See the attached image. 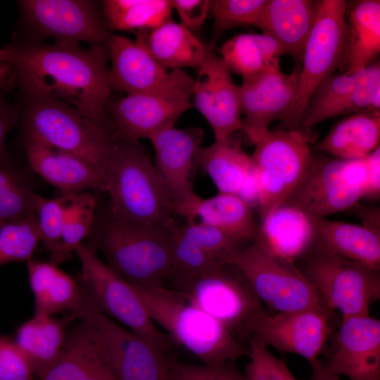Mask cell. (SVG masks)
I'll return each instance as SVG.
<instances>
[{"label": "cell", "mask_w": 380, "mask_h": 380, "mask_svg": "<svg viewBox=\"0 0 380 380\" xmlns=\"http://www.w3.org/2000/svg\"><path fill=\"white\" fill-rule=\"evenodd\" d=\"M23 147L31 169L61 195H75L87 189L103 191L102 174L81 158L26 136Z\"/></svg>", "instance_id": "7402d4cb"}, {"label": "cell", "mask_w": 380, "mask_h": 380, "mask_svg": "<svg viewBox=\"0 0 380 380\" xmlns=\"http://www.w3.org/2000/svg\"><path fill=\"white\" fill-rule=\"evenodd\" d=\"M311 375L307 380H341L339 376L330 372L320 360H317L312 364Z\"/></svg>", "instance_id": "f5cc1de1"}, {"label": "cell", "mask_w": 380, "mask_h": 380, "mask_svg": "<svg viewBox=\"0 0 380 380\" xmlns=\"http://www.w3.org/2000/svg\"><path fill=\"white\" fill-rule=\"evenodd\" d=\"M96 207V199L91 194L82 192L71 196L59 242L50 254L51 262L58 265L71 258L88 235Z\"/></svg>", "instance_id": "f35d334b"}, {"label": "cell", "mask_w": 380, "mask_h": 380, "mask_svg": "<svg viewBox=\"0 0 380 380\" xmlns=\"http://www.w3.org/2000/svg\"><path fill=\"white\" fill-rule=\"evenodd\" d=\"M248 348L250 361L244 374L247 380H296L286 364L256 337L250 338Z\"/></svg>", "instance_id": "7bdbcfd3"}, {"label": "cell", "mask_w": 380, "mask_h": 380, "mask_svg": "<svg viewBox=\"0 0 380 380\" xmlns=\"http://www.w3.org/2000/svg\"><path fill=\"white\" fill-rule=\"evenodd\" d=\"M6 91L0 87V156L8 152L5 148V139L8 132L19 122L20 112L11 104L3 94Z\"/></svg>", "instance_id": "c3c4849f"}, {"label": "cell", "mask_w": 380, "mask_h": 380, "mask_svg": "<svg viewBox=\"0 0 380 380\" xmlns=\"http://www.w3.org/2000/svg\"><path fill=\"white\" fill-rule=\"evenodd\" d=\"M72 195L53 199L41 197L36 211L42 249L50 254L56 249L64 226Z\"/></svg>", "instance_id": "b9f144b4"}, {"label": "cell", "mask_w": 380, "mask_h": 380, "mask_svg": "<svg viewBox=\"0 0 380 380\" xmlns=\"http://www.w3.org/2000/svg\"><path fill=\"white\" fill-rule=\"evenodd\" d=\"M239 132L198 149L197 167L210 177L218 193L236 194L251 169Z\"/></svg>", "instance_id": "d6a6232c"}, {"label": "cell", "mask_w": 380, "mask_h": 380, "mask_svg": "<svg viewBox=\"0 0 380 380\" xmlns=\"http://www.w3.org/2000/svg\"><path fill=\"white\" fill-rule=\"evenodd\" d=\"M136 40L167 70H198L207 50L192 32L172 19L153 29L137 32Z\"/></svg>", "instance_id": "f1b7e54d"}, {"label": "cell", "mask_w": 380, "mask_h": 380, "mask_svg": "<svg viewBox=\"0 0 380 380\" xmlns=\"http://www.w3.org/2000/svg\"><path fill=\"white\" fill-rule=\"evenodd\" d=\"M0 380H37L32 365L10 336L0 334Z\"/></svg>", "instance_id": "bcb514c9"}, {"label": "cell", "mask_w": 380, "mask_h": 380, "mask_svg": "<svg viewBox=\"0 0 380 380\" xmlns=\"http://www.w3.org/2000/svg\"><path fill=\"white\" fill-rule=\"evenodd\" d=\"M333 311L312 308L264 315L255 324L253 336L265 346L305 358L318 360L333 327Z\"/></svg>", "instance_id": "e0dca14e"}, {"label": "cell", "mask_w": 380, "mask_h": 380, "mask_svg": "<svg viewBox=\"0 0 380 380\" xmlns=\"http://www.w3.org/2000/svg\"><path fill=\"white\" fill-rule=\"evenodd\" d=\"M37 380H117L91 328L84 321L68 331L56 362Z\"/></svg>", "instance_id": "d4e9b609"}, {"label": "cell", "mask_w": 380, "mask_h": 380, "mask_svg": "<svg viewBox=\"0 0 380 380\" xmlns=\"http://www.w3.org/2000/svg\"><path fill=\"white\" fill-rule=\"evenodd\" d=\"M352 210L362 220L363 226L376 232H380V210L379 207H367L356 204Z\"/></svg>", "instance_id": "816d5d0a"}, {"label": "cell", "mask_w": 380, "mask_h": 380, "mask_svg": "<svg viewBox=\"0 0 380 380\" xmlns=\"http://www.w3.org/2000/svg\"><path fill=\"white\" fill-rule=\"evenodd\" d=\"M41 241L36 213L0 226V266L29 261Z\"/></svg>", "instance_id": "ab89813d"}, {"label": "cell", "mask_w": 380, "mask_h": 380, "mask_svg": "<svg viewBox=\"0 0 380 380\" xmlns=\"http://www.w3.org/2000/svg\"><path fill=\"white\" fill-rule=\"evenodd\" d=\"M232 264L272 312L329 309L295 263L275 255L258 236L235 256Z\"/></svg>", "instance_id": "7c38bea8"}, {"label": "cell", "mask_w": 380, "mask_h": 380, "mask_svg": "<svg viewBox=\"0 0 380 380\" xmlns=\"http://www.w3.org/2000/svg\"><path fill=\"white\" fill-rule=\"evenodd\" d=\"M73 313L91 328L117 380H165L168 377L166 353L103 313L84 290L82 302Z\"/></svg>", "instance_id": "4fadbf2b"}, {"label": "cell", "mask_w": 380, "mask_h": 380, "mask_svg": "<svg viewBox=\"0 0 380 380\" xmlns=\"http://www.w3.org/2000/svg\"><path fill=\"white\" fill-rule=\"evenodd\" d=\"M103 191L115 216L133 223L174 230L177 224L164 181L149 156L119 135L106 161Z\"/></svg>", "instance_id": "3957f363"}, {"label": "cell", "mask_w": 380, "mask_h": 380, "mask_svg": "<svg viewBox=\"0 0 380 380\" xmlns=\"http://www.w3.org/2000/svg\"><path fill=\"white\" fill-rule=\"evenodd\" d=\"M219 322L246 346L257 322L266 313L265 305L234 264H227L172 287Z\"/></svg>", "instance_id": "ba28073f"}, {"label": "cell", "mask_w": 380, "mask_h": 380, "mask_svg": "<svg viewBox=\"0 0 380 380\" xmlns=\"http://www.w3.org/2000/svg\"><path fill=\"white\" fill-rule=\"evenodd\" d=\"M29 284L34 297V315L51 316L80 305L83 291L78 281L50 261L31 259L27 265Z\"/></svg>", "instance_id": "f546056e"}, {"label": "cell", "mask_w": 380, "mask_h": 380, "mask_svg": "<svg viewBox=\"0 0 380 380\" xmlns=\"http://www.w3.org/2000/svg\"><path fill=\"white\" fill-rule=\"evenodd\" d=\"M328 362L331 373L350 380H380V321L369 316L342 320Z\"/></svg>", "instance_id": "44dd1931"}, {"label": "cell", "mask_w": 380, "mask_h": 380, "mask_svg": "<svg viewBox=\"0 0 380 380\" xmlns=\"http://www.w3.org/2000/svg\"><path fill=\"white\" fill-rule=\"evenodd\" d=\"M27 172L10 155L0 156V226L36 213L42 196Z\"/></svg>", "instance_id": "d590c367"}, {"label": "cell", "mask_w": 380, "mask_h": 380, "mask_svg": "<svg viewBox=\"0 0 380 380\" xmlns=\"http://www.w3.org/2000/svg\"><path fill=\"white\" fill-rule=\"evenodd\" d=\"M380 64L374 61L360 71L359 77L350 91L343 115L362 110H379Z\"/></svg>", "instance_id": "ee69618b"}, {"label": "cell", "mask_w": 380, "mask_h": 380, "mask_svg": "<svg viewBox=\"0 0 380 380\" xmlns=\"http://www.w3.org/2000/svg\"><path fill=\"white\" fill-rule=\"evenodd\" d=\"M8 47V64L23 92L60 100L96 122H110L107 45L84 49L77 42L57 40Z\"/></svg>", "instance_id": "6da1fadb"}, {"label": "cell", "mask_w": 380, "mask_h": 380, "mask_svg": "<svg viewBox=\"0 0 380 380\" xmlns=\"http://www.w3.org/2000/svg\"><path fill=\"white\" fill-rule=\"evenodd\" d=\"M367 187L365 197L379 199L380 196V148L378 146L367 157Z\"/></svg>", "instance_id": "681fc988"}, {"label": "cell", "mask_w": 380, "mask_h": 380, "mask_svg": "<svg viewBox=\"0 0 380 380\" xmlns=\"http://www.w3.org/2000/svg\"><path fill=\"white\" fill-rule=\"evenodd\" d=\"M165 380H174V379H172V378L169 376V374H168V377H167Z\"/></svg>", "instance_id": "9f6ffc18"}, {"label": "cell", "mask_w": 380, "mask_h": 380, "mask_svg": "<svg viewBox=\"0 0 380 380\" xmlns=\"http://www.w3.org/2000/svg\"><path fill=\"white\" fill-rule=\"evenodd\" d=\"M18 4L25 23L41 38L108 44L111 34L95 1L23 0Z\"/></svg>", "instance_id": "9a60e30c"}, {"label": "cell", "mask_w": 380, "mask_h": 380, "mask_svg": "<svg viewBox=\"0 0 380 380\" xmlns=\"http://www.w3.org/2000/svg\"><path fill=\"white\" fill-rule=\"evenodd\" d=\"M319 0H267L254 26L274 38L300 65Z\"/></svg>", "instance_id": "cb8c5ba5"}, {"label": "cell", "mask_w": 380, "mask_h": 380, "mask_svg": "<svg viewBox=\"0 0 380 380\" xmlns=\"http://www.w3.org/2000/svg\"><path fill=\"white\" fill-rule=\"evenodd\" d=\"M298 65L290 74L270 68L242 77L239 86L241 132L253 144L267 132L270 125L281 120L294 100L298 84Z\"/></svg>", "instance_id": "ac0fdd59"}, {"label": "cell", "mask_w": 380, "mask_h": 380, "mask_svg": "<svg viewBox=\"0 0 380 380\" xmlns=\"http://www.w3.org/2000/svg\"><path fill=\"white\" fill-rule=\"evenodd\" d=\"M194 80L193 105L210 125L215 140L241 132L239 86L221 58L207 47Z\"/></svg>", "instance_id": "ffe728a7"}, {"label": "cell", "mask_w": 380, "mask_h": 380, "mask_svg": "<svg viewBox=\"0 0 380 380\" xmlns=\"http://www.w3.org/2000/svg\"><path fill=\"white\" fill-rule=\"evenodd\" d=\"M380 111L353 113L336 122L316 146V150L334 158H363L379 146Z\"/></svg>", "instance_id": "1f68e13d"}, {"label": "cell", "mask_w": 380, "mask_h": 380, "mask_svg": "<svg viewBox=\"0 0 380 380\" xmlns=\"http://www.w3.org/2000/svg\"><path fill=\"white\" fill-rule=\"evenodd\" d=\"M346 72L355 73L372 63L380 51V1H355L346 9Z\"/></svg>", "instance_id": "836d02e7"}, {"label": "cell", "mask_w": 380, "mask_h": 380, "mask_svg": "<svg viewBox=\"0 0 380 380\" xmlns=\"http://www.w3.org/2000/svg\"><path fill=\"white\" fill-rule=\"evenodd\" d=\"M295 265L341 321L369 316V305L380 299V270L335 255L315 240Z\"/></svg>", "instance_id": "8992f818"}, {"label": "cell", "mask_w": 380, "mask_h": 380, "mask_svg": "<svg viewBox=\"0 0 380 380\" xmlns=\"http://www.w3.org/2000/svg\"><path fill=\"white\" fill-rule=\"evenodd\" d=\"M103 18L107 28L137 31L153 29L171 19V0H105Z\"/></svg>", "instance_id": "8d00e7d4"}, {"label": "cell", "mask_w": 380, "mask_h": 380, "mask_svg": "<svg viewBox=\"0 0 380 380\" xmlns=\"http://www.w3.org/2000/svg\"><path fill=\"white\" fill-rule=\"evenodd\" d=\"M267 0H213L210 8L214 25L208 49L212 50L223 33L234 27L255 25Z\"/></svg>", "instance_id": "60d3db41"}, {"label": "cell", "mask_w": 380, "mask_h": 380, "mask_svg": "<svg viewBox=\"0 0 380 380\" xmlns=\"http://www.w3.org/2000/svg\"><path fill=\"white\" fill-rule=\"evenodd\" d=\"M258 236L277 257L294 262L313 243V218L283 203L262 220Z\"/></svg>", "instance_id": "83f0119b"}, {"label": "cell", "mask_w": 380, "mask_h": 380, "mask_svg": "<svg viewBox=\"0 0 380 380\" xmlns=\"http://www.w3.org/2000/svg\"><path fill=\"white\" fill-rule=\"evenodd\" d=\"M315 240L331 253L380 270V232L363 225L313 218Z\"/></svg>", "instance_id": "4dcf8cb0"}, {"label": "cell", "mask_w": 380, "mask_h": 380, "mask_svg": "<svg viewBox=\"0 0 380 380\" xmlns=\"http://www.w3.org/2000/svg\"><path fill=\"white\" fill-rule=\"evenodd\" d=\"M10 49L8 47L0 48V66L8 64Z\"/></svg>", "instance_id": "11a10c76"}, {"label": "cell", "mask_w": 380, "mask_h": 380, "mask_svg": "<svg viewBox=\"0 0 380 380\" xmlns=\"http://www.w3.org/2000/svg\"><path fill=\"white\" fill-rule=\"evenodd\" d=\"M366 157L344 160L312 155L305 175L284 203L314 219L350 210L366 194Z\"/></svg>", "instance_id": "8fae6325"}, {"label": "cell", "mask_w": 380, "mask_h": 380, "mask_svg": "<svg viewBox=\"0 0 380 380\" xmlns=\"http://www.w3.org/2000/svg\"><path fill=\"white\" fill-rule=\"evenodd\" d=\"M220 52L229 71L242 77L280 68L279 58L285 53L274 38L263 33L236 35L222 46Z\"/></svg>", "instance_id": "e575fe53"}, {"label": "cell", "mask_w": 380, "mask_h": 380, "mask_svg": "<svg viewBox=\"0 0 380 380\" xmlns=\"http://www.w3.org/2000/svg\"><path fill=\"white\" fill-rule=\"evenodd\" d=\"M132 286L152 321L204 365H220L248 355V346L234 338L183 292L165 286Z\"/></svg>", "instance_id": "277c9868"}, {"label": "cell", "mask_w": 380, "mask_h": 380, "mask_svg": "<svg viewBox=\"0 0 380 380\" xmlns=\"http://www.w3.org/2000/svg\"><path fill=\"white\" fill-rule=\"evenodd\" d=\"M108 50L111 65L107 71L110 89L140 94L154 90L170 79L172 70L160 65L138 41L110 34Z\"/></svg>", "instance_id": "603a6c76"}, {"label": "cell", "mask_w": 380, "mask_h": 380, "mask_svg": "<svg viewBox=\"0 0 380 380\" xmlns=\"http://www.w3.org/2000/svg\"><path fill=\"white\" fill-rule=\"evenodd\" d=\"M23 94V108L19 110L23 136L81 158L103 177L106 161L118 137L112 122H96L47 96Z\"/></svg>", "instance_id": "5b68a950"}, {"label": "cell", "mask_w": 380, "mask_h": 380, "mask_svg": "<svg viewBox=\"0 0 380 380\" xmlns=\"http://www.w3.org/2000/svg\"><path fill=\"white\" fill-rule=\"evenodd\" d=\"M74 253L81 262L78 282L94 304L129 330L166 353L174 341L152 321L133 286L101 261L96 251L81 243Z\"/></svg>", "instance_id": "9c48e42d"}, {"label": "cell", "mask_w": 380, "mask_h": 380, "mask_svg": "<svg viewBox=\"0 0 380 380\" xmlns=\"http://www.w3.org/2000/svg\"><path fill=\"white\" fill-rule=\"evenodd\" d=\"M235 195L251 208L253 206H259V188L252 167Z\"/></svg>", "instance_id": "f907efd6"}, {"label": "cell", "mask_w": 380, "mask_h": 380, "mask_svg": "<svg viewBox=\"0 0 380 380\" xmlns=\"http://www.w3.org/2000/svg\"><path fill=\"white\" fill-rule=\"evenodd\" d=\"M194 83L184 70H172L170 79L158 89L109 100L106 112L121 138L139 144V139H149L158 129L175 125L191 107Z\"/></svg>", "instance_id": "5bb4252c"}, {"label": "cell", "mask_w": 380, "mask_h": 380, "mask_svg": "<svg viewBox=\"0 0 380 380\" xmlns=\"http://www.w3.org/2000/svg\"><path fill=\"white\" fill-rule=\"evenodd\" d=\"M172 231L128 222L108 208H96L87 245L101 251L107 265L131 284L164 286L172 274Z\"/></svg>", "instance_id": "7a4b0ae2"}, {"label": "cell", "mask_w": 380, "mask_h": 380, "mask_svg": "<svg viewBox=\"0 0 380 380\" xmlns=\"http://www.w3.org/2000/svg\"><path fill=\"white\" fill-rule=\"evenodd\" d=\"M173 9L177 11L181 23L190 30H198L207 17L210 0H171Z\"/></svg>", "instance_id": "7dc6e473"}, {"label": "cell", "mask_w": 380, "mask_h": 380, "mask_svg": "<svg viewBox=\"0 0 380 380\" xmlns=\"http://www.w3.org/2000/svg\"><path fill=\"white\" fill-rule=\"evenodd\" d=\"M204 138L202 129H177L167 125L154 132L149 140L155 152L154 165L170 196L174 212L183 217L198 196L193 189L196 158Z\"/></svg>", "instance_id": "2e32d148"}, {"label": "cell", "mask_w": 380, "mask_h": 380, "mask_svg": "<svg viewBox=\"0 0 380 380\" xmlns=\"http://www.w3.org/2000/svg\"><path fill=\"white\" fill-rule=\"evenodd\" d=\"M308 132L268 130L253 144L250 158L259 188L261 220L285 202L305 175L312 155Z\"/></svg>", "instance_id": "30bf717a"}, {"label": "cell", "mask_w": 380, "mask_h": 380, "mask_svg": "<svg viewBox=\"0 0 380 380\" xmlns=\"http://www.w3.org/2000/svg\"><path fill=\"white\" fill-rule=\"evenodd\" d=\"M188 224L198 222L213 227L243 243H253L259 234L251 208L235 194L218 193L202 198L198 196L184 217Z\"/></svg>", "instance_id": "484cf974"}, {"label": "cell", "mask_w": 380, "mask_h": 380, "mask_svg": "<svg viewBox=\"0 0 380 380\" xmlns=\"http://www.w3.org/2000/svg\"><path fill=\"white\" fill-rule=\"evenodd\" d=\"M360 72L334 73L324 80L313 91L303 115L300 129H310L325 120L343 115L348 96Z\"/></svg>", "instance_id": "74e56055"}, {"label": "cell", "mask_w": 380, "mask_h": 380, "mask_svg": "<svg viewBox=\"0 0 380 380\" xmlns=\"http://www.w3.org/2000/svg\"><path fill=\"white\" fill-rule=\"evenodd\" d=\"M347 5L346 0H319L316 20L298 65L296 96L277 129L301 130L303 115L316 87L338 68L346 70Z\"/></svg>", "instance_id": "52a82bcc"}, {"label": "cell", "mask_w": 380, "mask_h": 380, "mask_svg": "<svg viewBox=\"0 0 380 380\" xmlns=\"http://www.w3.org/2000/svg\"><path fill=\"white\" fill-rule=\"evenodd\" d=\"M244 243L209 226L197 223L177 225L171 237L170 281L175 286L232 264L235 256L246 248Z\"/></svg>", "instance_id": "d6986e66"}, {"label": "cell", "mask_w": 380, "mask_h": 380, "mask_svg": "<svg viewBox=\"0 0 380 380\" xmlns=\"http://www.w3.org/2000/svg\"><path fill=\"white\" fill-rule=\"evenodd\" d=\"M169 376L174 380H247L233 362L208 366L182 363L167 357Z\"/></svg>", "instance_id": "f6af8a7d"}, {"label": "cell", "mask_w": 380, "mask_h": 380, "mask_svg": "<svg viewBox=\"0 0 380 380\" xmlns=\"http://www.w3.org/2000/svg\"><path fill=\"white\" fill-rule=\"evenodd\" d=\"M16 86L15 77L9 64L0 66V87L10 91Z\"/></svg>", "instance_id": "db71d44e"}, {"label": "cell", "mask_w": 380, "mask_h": 380, "mask_svg": "<svg viewBox=\"0 0 380 380\" xmlns=\"http://www.w3.org/2000/svg\"><path fill=\"white\" fill-rule=\"evenodd\" d=\"M77 318L72 312L63 318L34 315L18 327L14 341L29 360L36 379L58 360L66 341L68 327Z\"/></svg>", "instance_id": "4316f807"}]
</instances>
